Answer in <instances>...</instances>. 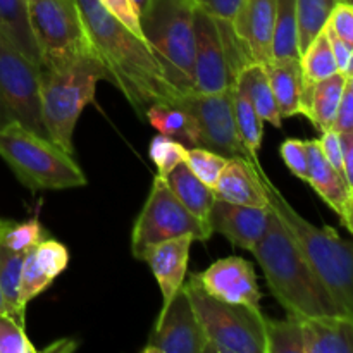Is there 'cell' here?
<instances>
[{"label":"cell","instance_id":"1","mask_svg":"<svg viewBox=\"0 0 353 353\" xmlns=\"http://www.w3.org/2000/svg\"><path fill=\"white\" fill-rule=\"evenodd\" d=\"M93 48L109 71L110 83L119 88L141 121L154 103H178L176 92L162 74L150 47L114 16L99 0H76Z\"/></svg>","mask_w":353,"mask_h":353},{"label":"cell","instance_id":"2","mask_svg":"<svg viewBox=\"0 0 353 353\" xmlns=\"http://www.w3.org/2000/svg\"><path fill=\"white\" fill-rule=\"evenodd\" d=\"M252 254L264 271L271 293L290 316L307 319L347 314L317 278L274 210L269 217L268 231Z\"/></svg>","mask_w":353,"mask_h":353},{"label":"cell","instance_id":"3","mask_svg":"<svg viewBox=\"0 0 353 353\" xmlns=\"http://www.w3.org/2000/svg\"><path fill=\"white\" fill-rule=\"evenodd\" d=\"M259 172L268 192L269 207L290 231L300 252L334 302L353 316V243L343 240L333 228H319L300 216L269 179L262 165Z\"/></svg>","mask_w":353,"mask_h":353},{"label":"cell","instance_id":"4","mask_svg":"<svg viewBox=\"0 0 353 353\" xmlns=\"http://www.w3.org/2000/svg\"><path fill=\"white\" fill-rule=\"evenodd\" d=\"M110 81L109 71L97 54L86 55L68 64L40 65L41 117L47 137L74 154L76 124L85 107L95 99L99 81Z\"/></svg>","mask_w":353,"mask_h":353},{"label":"cell","instance_id":"5","mask_svg":"<svg viewBox=\"0 0 353 353\" xmlns=\"http://www.w3.org/2000/svg\"><path fill=\"white\" fill-rule=\"evenodd\" d=\"M196 6V0H148L140 14L145 41L164 78L181 95L195 90Z\"/></svg>","mask_w":353,"mask_h":353},{"label":"cell","instance_id":"6","mask_svg":"<svg viewBox=\"0 0 353 353\" xmlns=\"http://www.w3.org/2000/svg\"><path fill=\"white\" fill-rule=\"evenodd\" d=\"M0 157L31 192L81 188L88 183L72 154L17 121L0 128Z\"/></svg>","mask_w":353,"mask_h":353},{"label":"cell","instance_id":"7","mask_svg":"<svg viewBox=\"0 0 353 353\" xmlns=\"http://www.w3.org/2000/svg\"><path fill=\"white\" fill-rule=\"evenodd\" d=\"M185 288L205 334L203 353H265V317L261 310L216 300L192 278Z\"/></svg>","mask_w":353,"mask_h":353},{"label":"cell","instance_id":"8","mask_svg":"<svg viewBox=\"0 0 353 353\" xmlns=\"http://www.w3.org/2000/svg\"><path fill=\"white\" fill-rule=\"evenodd\" d=\"M247 64L252 62L238 40L231 21L219 19L196 6L193 93H219L231 90Z\"/></svg>","mask_w":353,"mask_h":353},{"label":"cell","instance_id":"9","mask_svg":"<svg viewBox=\"0 0 353 353\" xmlns=\"http://www.w3.org/2000/svg\"><path fill=\"white\" fill-rule=\"evenodd\" d=\"M41 65L55 68L97 54L76 0H26Z\"/></svg>","mask_w":353,"mask_h":353},{"label":"cell","instance_id":"10","mask_svg":"<svg viewBox=\"0 0 353 353\" xmlns=\"http://www.w3.org/2000/svg\"><path fill=\"white\" fill-rule=\"evenodd\" d=\"M183 234H192L195 240L207 241L212 236V228L193 216L171 192L165 179L157 174L147 202L133 224L131 254L137 261H145L152 247Z\"/></svg>","mask_w":353,"mask_h":353},{"label":"cell","instance_id":"11","mask_svg":"<svg viewBox=\"0 0 353 353\" xmlns=\"http://www.w3.org/2000/svg\"><path fill=\"white\" fill-rule=\"evenodd\" d=\"M12 121L47 137L41 117L40 65L0 34V128Z\"/></svg>","mask_w":353,"mask_h":353},{"label":"cell","instance_id":"12","mask_svg":"<svg viewBox=\"0 0 353 353\" xmlns=\"http://www.w3.org/2000/svg\"><path fill=\"white\" fill-rule=\"evenodd\" d=\"M233 88L219 93H190L183 95L178 103L195 117L199 126V147L209 148L228 159H252L238 133Z\"/></svg>","mask_w":353,"mask_h":353},{"label":"cell","instance_id":"13","mask_svg":"<svg viewBox=\"0 0 353 353\" xmlns=\"http://www.w3.org/2000/svg\"><path fill=\"white\" fill-rule=\"evenodd\" d=\"M205 334L185 285L161 310L143 353H203Z\"/></svg>","mask_w":353,"mask_h":353},{"label":"cell","instance_id":"14","mask_svg":"<svg viewBox=\"0 0 353 353\" xmlns=\"http://www.w3.org/2000/svg\"><path fill=\"white\" fill-rule=\"evenodd\" d=\"M190 278L216 300L261 310L262 293L254 264L241 257H226L210 264L205 271Z\"/></svg>","mask_w":353,"mask_h":353},{"label":"cell","instance_id":"15","mask_svg":"<svg viewBox=\"0 0 353 353\" xmlns=\"http://www.w3.org/2000/svg\"><path fill=\"white\" fill-rule=\"evenodd\" d=\"M276 6L278 0H243L231 19L241 47L255 64L274 61Z\"/></svg>","mask_w":353,"mask_h":353},{"label":"cell","instance_id":"16","mask_svg":"<svg viewBox=\"0 0 353 353\" xmlns=\"http://www.w3.org/2000/svg\"><path fill=\"white\" fill-rule=\"evenodd\" d=\"M271 212V207L240 205L216 196L209 224L212 233L223 234L234 247L252 252L268 231Z\"/></svg>","mask_w":353,"mask_h":353},{"label":"cell","instance_id":"17","mask_svg":"<svg viewBox=\"0 0 353 353\" xmlns=\"http://www.w3.org/2000/svg\"><path fill=\"white\" fill-rule=\"evenodd\" d=\"M68 265V247L54 238H45L37 247L28 250L21 272V302L28 305L31 300L50 288Z\"/></svg>","mask_w":353,"mask_h":353},{"label":"cell","instance_id":"18","mask_svg":"<svg viewBox=\"0 0 353 353\" xmlns=\"http://www.w3.org/2000/svg\"><path fill=\"white\" fill-rule=\"evenodd\" d=\"M193 240L195 238L192 234L171 238L152 247L145 257L143 262L150 265L152 274L157 279L162 295V309L169 305L178 290L185 285Z\"/></svg>","mask_w":353,"mask_h":353},{"label":"cell","instance_id":"19","mask_svg":"<svg viewBox=\"0 0 353 353\" xmlns=\"http://www.w3.org/2000/svg\"><path fill=\"white\" fill-rule=\"evenodd\" d=\"M259 165L261 162L248 157H231L214 186L217 199L240 205L269 207Z\"/></svg>","mask_w":353,"mask_h":353},{"label":"cell","instance_id":"20","mask_svg":"<svg viewBox=\"0 0 353 353\" xmlns=\"http://www.w3.org/2000/svg\"><path fill=\"white\" fill-rule=\"evenodd\" d=\"M307 154H309V176L307 183L314 188V192L340 216L345 224L348 212H350L352 196L348 190L345 176L338 172L324 157L319 147V140H305Z\"/></svg>","mask_w":353,"mask_h":353},{"label":"cell","instance_id":"21","mask_svg":"<svg viewBox=\"0 0 353 353\" xmlns=\"http://www.w3.org/2000/svg\"><path fill=\"white\" fill-rule=\"evenodd\" d=\"M300 321L303 353H353L352 314H330Z\"/></svg>","mask_w":353,"mask_h":353},{"label":"cell","instance_id":"22","mask_svg":"<svg viewBox=\"0 0 353 353\" xmlns=\"http://www.w3.org/2000/svg\"><path fill=\"white\" fill-rule=\"evenodd\" d=\"M345 86H347V74L341 71L316 83L303 81L300 114L305 116L321 133L333 128L338 107L343 99Z\"/></svg>","mask_w":353,"mask_h":353},{"label":"cell","instance_id":"23","mask_svg":"<svg viewBox=\"0 0 353 353\" xmlns=\"http://www.w3.org/2000/svg\"><path fill=\"white\" fill-rule=\"evenodd\" d=\"M283 119L300 114L303 71L300 59H274L264 65Z\"/></svg>","mask_w":353,"mask_h":353},{"label":"cell","instance_id":"24","mask_svg":"<svg viewBox=\"0 0 353 353\" xmlns=\"http://www.w3.org/2000/svg\"><path fill=\"white\" fill-rule=\"evenodd\" d=\"M171 188V192L178 196L179 202L190 210L195 217L203 223H209V214L216 200V192L205 183L200 181L185 162L176 165L171 172L162 176Z\"/></svg>","mask_w":353,"mask_h":353},{"label":"cell","instance_id":"25","mask_svg":"<svg viewBox=\"0 0 353 353\" xmlns=\"http://www.w3.org/2000/svg\"><path fill=\"white\" fill-rule=\"evenodd\" d=\"M234 86L240 88L248 97V100L255 107V110H257V114L264 123H271L272 126L281 128V110H279L278 102H276L274 92L271 88L264 65L255 64V62L245 65L240 74H238Z\"/></svg>","mask_w":353,"mask_h":353},{"label":"cell","instance_id":"26","mask_svg":"<svg viewBox=\"0 0 353 353\" xmlns=\"http://www.w3.org/2000/svg\"><path fill=\"white\" fill-rule=\"evenodd\" d=\"M0 34L24 57L41 65L40 50L28 19L26 0H0Z\"/></svg>","mask_w":353,"mask_h":353},{"label":"cell","instance_id":"27","mask_svg":"<svg viewBox=\"0 0 353 353\" xmlns=\"http://www.w3.org/2000/svg\"><path fill=\"white\" fill-rule=\"evenodd\" d=\"M145 121L159 133L168 134L186 147H199V126L195 117L179 103H154L145 114Z\"/></svg>","mask_w":353,"mask_h":353},{"label":"cell","instance_id":"28","mask_svg":"<svg viewBox=\"0 0 353 353\" xmlns=\"http://www.w3.org/2000/svg\"><path fill=\"white\" fill-rule=\"evenodd\" d=\"M24 255L0 245V288H2L6 312L21 326L26 324V305L21 302V272Z\"/></svg>","mask_w":353,"mask_h":353},{"label":"cell","instance_id":"29","mask_svg":"<svg viewBox=\"0 0 353 353\" xmlns=\"http://www.w3.org/2000/svg\"><path fill=\"white\" fill-rule=\"evenodd\" d=\"M233 100L234 119H236V128L241 141H243L248 155L254 161H259V150H261L262 138H264V121L261 119L248 97L236 86L233 88Z\"/></svg>","mask_w":353,"mask_h":353},{"label":"cell","instance_id":"30","mask_svg":"<svg viewBox=\"0 0 353 353\" xmlns=\"http://www.w3.org/2000/svg\"><path fill=\"white\" fill-rule=\"evenodd\" d=\"M300 64H302L303 81L307 83L321 81V79L330 78V76L336 74L340 71L326 31H321L310 41L309 47L302 52V55H300Z\"/></svg>","mask_w":353,"mask_h":353},{"label":"cell","instance_id":"31","mask_svg":"<svg viewBox=\"0 0 353 353\" xmlns=\"http://www.w3.org/2000/svg\"><path fill=\"white\" fill-rule=\"evenodd\" d=\"M274 59H300L296 0H278V6H276Z\"/></svg>","mask_w":353,"mask_h":353},{"label":"cell","instance_id":"32","mask_svg":"<svg viewBox=\"0 0 353 353\" xmlns=\"http://www.w3.org/2000/svg\"><path fill=\"white\" fill-rule=\"evenodd\" d=\"M336 2L338 0H296L300 55L309 47L310 41L324 30Z\"/></svg>","mask_w":353,"mask_h":353},{"label":"cell","instance_id":"33","mask_svg":"<svg viewBox=\"0 0 353 353\" xmlns=\"http://www.w3.org/2000/svg\"><path fill=\"white\" fill-rule=\"evenodd\" d=\"M265 353H303V327L299 317L264 319Z\"/></svg>","mask_w":353,"mask_h":353},{"label":"cell","instance_id":"34","mask_svg":"<svg viewBox=\"0 0 353 353\" xmlns=\"http://www.w3.org/2000/svg\"><path fill=\"white\" fill-rule=\"evenodd\" d=\"M228 161H230V159L217 154V152L209 150V148H203V147L186 148L185 164L188 165L190 171H192L200 181H203L212 190L214 186H216L223 169L226 168Z\"/></svg>","mask_w":353,"mask_h":353},{"label":"cell","instance_id":"35","mask_svg":"<svg viewBox=\"0 0 353 353\" xmlns=\"http://www.w3.org/2000/svg\"><path fill=\"white\" fill-rule=\"evenodd\" d=\"M186 145L168 134L159 133L157 137L152 138L150 147H148V155L152 162L157 168L159 176H165L171 172L178 164L185 162L186 157Z\"/></svg>","mask_w":353,"mask_h":353},{"label":"cell","instance_id":"36","mask_svg":"<svg viewBox=\"0 0 353 353\" xmlns=\"http://www.w3.org/2000/svg\"><path fill=\"white\" fill-rule=\"evenodd\" d=\"M47 238V231L41 226L40 221L37 217L30 221H24V223H12L10 228L7 230V233L3 234L0 245L10 248L14 252H21V254H26L28 250H31L33 247H37L40 241H43Z\"/></svg>","mask_w":353,"mask_h":353},{"label":"cell","instance_id":"37","mask_svg":"<svg viewBox=\"0 0 353 353\" xmlns=\"http://www.w3.org/2000/svg\"><path fill=\"white\" fill-rule=\"evenodd\" d=\"M0 353H37L24 326L7 312L0 314Z\"/></svg>","mask_w":353,"mask_h":353},{"label":"cell","instance_id":"38","mask_svg":"<svg viewBox=\"0 0 353 353\" xmlns=\"http://www.w3.org/2000/svg\"><path fill=\"white\" fill-rule=\"evenodd\" d=\"M279 155H281L286 168L292 171V174L307 183V176H309V154H307L305 140L286 138L281 143V147H279Z\"/></svg>","mask_w":353,"mask_h":353},{"label":"cell","instance_id":"39","mask_svg":"<svg viewBox=\"0 0 353 353\" xmlns=\"http://www.w3.org/2000/svg\"><path fill=\"white\" fill-rule=\"evenodd\" d=\"M99 2L102 3L103 9H105L110 16L116 17L121 24H124V26L130 31H133L134 34L143 38L140 24L141 10L134 0H99Z\"/></svg>","mask_w":353,"mask_h":353},{"label":"cell","instance_id":"40","mask_svg":"<svg viewBox=\"0 0 353 353\" xmlns=\"http://www.w3.org/2000/svg\"><path fill=\"white\" fill-rule=\"evenodd\" d=\"M326 26L333 31L334 34L347 41L353 47V7L345 2L334 3L333 10L330 14Z\"/></svg>","mask_w":353,"mask_h":353},{"label":"cell","instance_id":"41","mask_svg":"<svg viewBox=\"0 0 353 353\" xmlns=\"http://www.w3.org/2000/svg\"><path fill=\"white\" fill-rule=\"evenodd\" d=\"M319 140V147L323 150L324 157L326 161L336 169L338 172L343 174V148H341V140H340V133L336 130H326L323 131Z\"/></svg>","mask_w":353,"mask_h":353},{"label":"cell","instance_id":"42","mask_svg":"<svg viewBox=\"0 0 353 353\" xmlns=\"http://www.w3.org/2000/svg\"><path fill=\"white\" fill-rule=\"evenodd\" d=\"M243 0H196L203 10H207L212 16L219 17V19L231 21L236 14L238 7Z\"/></svg>","mask_w":353,"mask_h":353},{"label":"cell","instance_id":"43","mask_svg":"<svg viewBox=\"0 0 353 353\" xmlns=\"http://www.w3.org/2000/svg\"><path fill=\"white\" fill-rule=\"evenodd\" d=\"M333 130H336L338 133H353V95L347 88H345L343 99L338 107Z\"/></svg>","mask_w":353,"mask_h":353},{"label":"cell","instance_id":"44","mask_svg":"<svg viewBox=\"0 0 353 353\" xmlns=\"http://www.w3.org/2000/svg\"><path fill=\"white\" fill-rule=\"evenodd\" d=\"M324 31H326L327 38H330V43H331V48H333L334 59H336L338 69H340L341 72H345V69H347L348 65V61H350L353 47L352 45H348L345 40H341L338 34H334L327 26H324Z\"/></svg>","mask_w":353,"mask_h":353},{"label":"cell","instance_id":"45","mask_svg":"<svg viewBox=\"0 0 353 353\" xmlns=\"http://www.w3.org/2000/svg\"><path fill=\"white\" fill-rule=\"evenodd\" d=\"M340 140L343 148V176L353 202V133H340Z\"/></svg>","mask_w":353,"mask_h":353},{"label":"cell","instance_id":"46","mask_svg":"<svg viewBox=\"0 0 353 353\" xmlns=\"http://www.w3.org/2000/svg\"><path fill=\"white\" fill-rule=\"evenodd\" d=\"M14 221H9V219H0V241H2L3 234L7 233V230L10 228V224H12Z\"/></svg>","mask_w":353,"mask_h":353},{"label":"cell","instance_id":"47","mask_svg":"<svg viewBox=\"0 0 353 353\" xmlns=\"http://www.w3.org/2000/svg\"><path fill=\"white\" fill-rule=\"evenodd\" d=\"M345 228H347V230L353 234V202H352V205H350V212H348L347 221H345Z\"/></svg>","mask_w":353,"mask_h":353},{"label":"cell","instance_id":"48","mask_svg":"<svg viewBox=\"0 0 353 353\" xmlns=\"http://www.w3.org/2000/svg\"><path fill=\"white\" fill-rule=\"evenodd\" d=\"M345 74L352 76L353 74V48H352V55H350V61H348L347 69H345Z\"/></svg>","mask_w":353,"mask_h":353},{"label":"cell","instance_id":"49","mask_svg":"<svg viewBox=\"0 0 353 353\" xmlns=\"http://www.w3.org/2000/svg\"><path fill=\"white\" fill-rule=\"evenodd\" d=\"M345 88H347L348 92H350L352 95H353V74L352 76H347V86H345Z\"/></svg>","mask_w":353,"mask_h":353},{"label":"cell","instance_id":"50","mask_svg":"<svg viewBox=\"0 0 353 353\" xmlns=\"http://www.w3.org/2000/svg\"><path fill=\"white\" fill-rule=\"evenodd\" d=\"M6 312V302H3V295H2V288H0V314Z\"/></svg>","mask_w":353,"mask_h":353},{"label":"cell","instance_id":"51","mask_svg":"<svg viewBox=\"0 0 353 353\" xmlns=\"http://www.w3.org/2000/svg\"><path fill=\"white\" fill-rule=\"evenodd\" d=\"M134 2H137V3H138V7H140V10H141V7H143V6H145V3H147V2H148V0H134Z\"/></svg>","mask_w":353,"mask_h":353},{"label":"cell","instance_id":"52","mask_svg":"<svg viewBox=\"0 0 353 353\" xmlns=\"http://www.w3.org/2000/svg\"><path fill=\"white\" fill-rule=\"evenodd\" d=\"M338 2H345V3H348V6L353 7V0H338Z\"/></svg>","mask_w":353,"mask_h":353}]
</instances>
